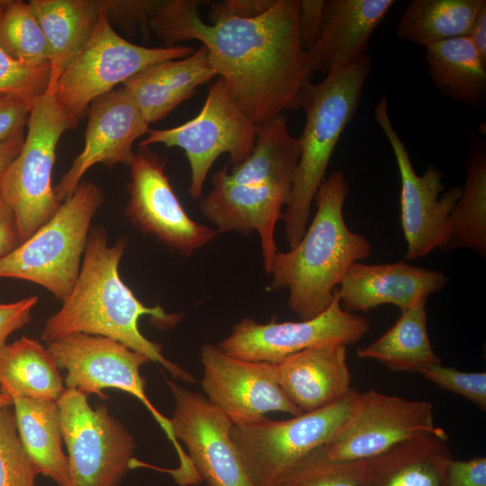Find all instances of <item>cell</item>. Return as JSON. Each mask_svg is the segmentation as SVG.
<instances>
[{
    "label": "cell",
    "instance_id": "1",
    "mask_svg": "<svg viewBox=\"0 0 486 486\" xmlns=\"http://www.w3.org/2000/svg\"><path fill=\"white\" fill-rule=\"evenodd\" d=\"M196 0H164L149 30L167 46L198 40L236 105L255 123L301 108L311 83L308 52L299 36V0H274L251 18L206 23Z\"/></svg>",
    "mask_w": 486,
    "mask_h": 486
},
{
    "label": "cell",
    "instance_id": "2",
    "mask_svg": "<svg viewBox=\"0 0 486 486\" xmlns=\"http://www.w3.org/2000/svg\"><path fill=\"white\" fill-rule=\"evenodd\" d=\"M127 245V238H121L110 246L104 228L91 229L77 280L61 308L45 321L40 338L50 343L78 333L105 337L161 364L175 379L194 382L189 372L166 359L161 346L139 329L142 316L169 328L181 315L168 314L159 305H144L123 283L119 265Z\"/></svg>",
    "mask_w": 486,
    "mask_h": 486
},
{
    "label": "cell",
    "instance_id": "3",
    "mask_svg": "<svg viewBox=\"0 0 486 486\" xmlns=\"http://www.w3.org/2000/svg\"><path fill=\"white\" fill-rule=\"evenodd\" d=\"M348 192L342 171L326 177L314 196L316 213L302 238L286 252L278 249L272 259V280L266 290L288 289V306L301 320L326 310L351 265L370 255L369 240L346 224Z\"/></svg>",
    "mask_w": 486,
    "mask_h": 486
},
{
    "label": "cell",
    "instance_id": "4",
    "mask_svg": "<svg viewBox=\"0 0 486 486\" xmlns=\"http://www.w3.org/2000/svg\"><path fill=\"white\" fill-rule=\"evenodd\" d=\"M371 64L367 54L325 76L319 83H310L302 93L301 108L305 112V124L299 138L301 155L292 177L290 201L282 217L290 248L305 233L314 196L326 178L342 132L359 107Z\"/></svg>",
    "mask_w": 486,
    "mask_h": 486
},
{
    "label": "cell",
    "instance_id": "5",
    "mask_svg": "<svg viewBox=\"0 0 486 486\" xmlns=\"http://www.w3.org/2000/svg\"><path fill=\"white\" fill-rule=\"evenodd\" d=\"M103 202L101 189L82 181L48 222L0 257V278L34 283L63 302L77 280L91 221Z\"/></svg>",
    "mask_w": 486,
    "mask_h": 486
},
{
    "label": "cell",
    "instance_id": "6",
    "mask_svg": "<svg viewBox=\"0 0 486 486\" xmlns=\"http://www.w3.org/2000/svg\"><path fill=\"white\" fill-rule=\"evenodd\" d=\"M194 52L184 45L149 48L131 43L117 33L103 8L92 36L50 89L73 130L91 104L119 84L148 67Z\"/></svg>",
    "mask_w": 486,
    "mask_h": 486
},
{
    "label": "cell",
    "instance_id": "7",
    "mask_svg": "<svg viewBox=\"0 0 486 486\" xmlns=\"http://www.w3.org/2000/svg\"><path fill=\"white\" fill-rule=\"evenodd\" d=\"M360 393L286 420L232 426L231 437L256 486H278L299 464L327 445L351 415Z\"/></svg>",
    "mask_w": 486,
    "mask_h": 486
},
{
    "label": "cell",
    "instance_id": "8",
    "mask_svg": "<svg viewBox=\"0 0 486 486\" xmlns=\"http://www.w3.org/2000/svg\"><path fill=\"white\" fill-rule=\"evenodd\" d=\"M68 130L71 124L49 88L32 104L23 145L0 177V194L14 213L20 243L60 206L51 176L57 145Z\"/></svg>",
    "mask_w": 486,
    "mask_h": 486
},
{
    "label": "cell",
    "instance_id": "9",
    "mask_svg": "<svg viewBox=\"0 0 486 486\" xmlns=\"http://www.w3.org/2000/svg\"><path fill=\"white\" fill-rule=\"evenodd\" d=\"M258 124L251 121L233 102L226 85L218 76L208 89L200 112L190 121L169 129H148L140 147L163 144L185 153L191 170L188 193L199 199L207 175L216 159L228 154L232 166L251 154Z\"/></svg>",
    "mask_w": 486,
    "mask_h": 486
},
{
    "label": "cell",
    "instance_id": "10",
    "mask_svg": "<svg viewBox=\"0 0 486 486\" xmlns=\"http://www.w3.org/2000/svg\"><path fill=\"white\" fill-rule=\"evenodd\" d=\"M68 449L70 486H119L130 469L136 444L105 404L67 388L57 401Z\"/></svg>",
    "mask_w": 486,
    "mask_h": 486
},
{
    "label": "cell",
    "instance_id": "11",
    "mask_svg": "<svg viewBox=\"0 0 486 486\" xmlns=\"http://www.w3.org/2000/svg\"><path fill=\"white\" fill-rule=\"evenodd\" d=\"M58 369L66 371L67 388L102 399L104 390L117 389L137 398L151 413L173 444L179 458V466H187L190 460L175 437L170 418L163 416L148 400L146 380L140 367L149 359L113 339L89 334H72L48 343Z\"/></svg>",
    "mask_w": 486,
    "mask_h": 486
},
{
    "label": "cell",
    "instance_id": "12",
    "mask_svg": "<svg viewBox=\"0 0 486 486\" xmlns=\"http://www.w3.org/2000/svg\"><path fill=\"white\" fill-rule=\"evenodd\" d=\"M427 435H447L436 426L432 403L370 390L360 393L347 420L316 454L331 461H365Z\"/></svg>",
    "mask_w": 486,
    "mask_h": 486
},
{
    "label": "cell",
    "instance_id": "13",
    "mask_svg": "<svg viewBox=\"0 0 486 486\" xmlns=\"http://www.w3.org/2000/svg\"><path fill=\"white\" fill-rule=\"evenodd\" d=\"M374 119L393 152L400 178V223L407 243L404 260H415L437 248L444 249L450 239L449 215L462 186H454L441 196L443 175L435 166L416 174L404 142L393 127L383 94L376 103Z\"/></svg>",
    "mask_w": 486,
    "mask_h": 486
},
{
    "label": "cell",
    "instance_id": "14",
    "mask_svg": "<svg viewBox=\"0 0 486 486\" xmlns=\"http://www.w3.org/2000/svg\"><path fill=\"white\" fill-rule=\"evenodd\" d=\"M369 329L370 323L366 318L342 309L335 291L329 307L314 318L284 322L273 320L268 323L244 318L217 346L234 358L276 364L308 348L351 346Z\"/></svg>",
    "mask_w": 486,
    "mask_h": 486
},
{
    "label": "cell",
    "instance_id": "15",
    "mask_svg": "<svg viewBox=\"0 0 486 486\" xmlns=\"http://www.w3.org/2000/svg\"><path fill=\"white\" fill-rule=\"evenodd\" d=\"M129 201L125 214L144 234L184 257L208 244L218 230L194 220L183 208L165 172V162L140 147L128 166Z\"/></svg>",
    "mask_w": 486,
    "mask_h": 486
},
{
    "label": "cell",
    "instance_id": "16",
    "mask_svg": "<svg viewBox=\"0 0 486 486\" xmlns=\"http://www.w3.org/2000/svg\"><path fill=\"white\" fill-rule=\"evenodd\" d=\"M175 400L173 434L208 486H256L231 437L232 423L207 398L166 379Z\"/></svg>",
    "mask_w": 486,
    "mask_h": 486
},
{
    "label": "cell",
    "instance_id": "17",
    "mask_svg": "<svg viewBox=\"0 0 486 486\" xmlns=\"http://www.w3.org/2000/svg\"><path fill=\"white\" fill-rule=\"evenodd\" d=\"M200 358L207 400L233 426L257 422L272 411L302 413L283 392L274 364L234 358L209 343L202 346Z\"/></svg>",
    "mask_w": 486,
    "mask_h": 486
},
{
    "label": "cell",
    "instance_id": "18",
    "mask_svg": "<svg viewBox=\"0 0 486 486\" xmlns=\"http://www.w3.org/2000/svg\"><path fill=\"white\" fill-rule=\"evenodd\" d=\"M148 129L149 122L122 86L94 101L88 109L84 148L54 187L58 201L69 197L96 164L129 166L134 142Z\"/></svg>",
    "mask_w": 486,
    "mask_h": 486
},
{
    "label": "cell",
    "instance_id": "19",
    "mask_svg": "<svg viewBox=\"0 0 486 486\" xmlns=\"http://www.w3.org/2000/svg\"><path fill=\"white\" fill-rule=\"evenodd\" d=\"M228 165L212 177V188L202 198L199 208L218 232H258L265 272L268 274L278 250L274 228L287 206L291 187L275 184H237L228 177Z\"/></svg>",
    "mask_w": 486,
    "mask_h": 486
},
{
    "label": "cell",
    "instance_id": "20",
    "mask_svg": "<svg viewBox=\"0 0 486 486\" xmlns=\"http://www.w3.org/2000/svg\"><path fill=\"white\" fill-rule=\"evenodd\" d=\"M447 277L440 271L410 266L401 260L384 264L356 262L336 292L347 312H367L382 304L406 310L442 290Z\"/></svg>",
    "mask_w": 486,
    "mask_h": 486
},
{
    "label": "cell",
    "instance_id": "21",
    "mask_svg": "<svg viewBox=\"0 0 486 486\" xmlns=\"http://www.w3.org/2000/svg\"><path fill=\"white\" fill-rule=\"evenodd\" d=\"M394 0H325L320 34L308 51L310 67L325 76L367 55L371 35Z\"/></svg>",
    "mask_w": 486,
    "mask_h": 486
},
{
    "label": "cell",
    "instance_id": "22",
    "mask_svg": "<svg viewBox=\"0 0 486 486\" xmlns=\"http://www.w3.org/2000/svg\"><path fill=\"white\" fill-rule=\"evenodd\" d=\"M274 365L283 392L302 413L332 404L353 390L344 346L308 348Z\"/></svg>",
    "mask_w": 486,
    "mask_h": 486
},
{
    "label": "cell",
    "instance_id": "23",
    "mask_svg": "<svg viewBox=\"0 0 486 486\" xmlns=\"http://www.w3.org/2000/svg\"><path fill=\"white\" fill-rule=\"evenodd\" d=\"M216 72L207 50L202 45L187 57L148 67L122 83L146 120L166 118L189 99L197 87L211 81Z\"/></svg>",
    "mask_w": 486,
    "mask_h": 486
},
{
    "label": "cell",
    "instance_id": "24",
    "mask_svg": "<svg viewBox=\"0 0 486 486\" xmlns=\"http://www.w3.org/2000/svg\"><path fill=\"white\" fill-rule=\"evenodd\" d=\"M446 441L447 435L422 436L364 461L360 486H446Z\"/></svg>",
    "mask_w": 486,
    "mask_h": 486
},
{
    "label": "cell",
    "instance_id": "25",
    "mask_svg": "<svg viewBox=\"0 0 486 486\" xmlns=\"http://www.w3.org/2000/svg\"><path fill=\"white\" fill-rule=\"evenodd\" d=\"M29 4L50 49L52 88L69 62L84 48L98 22L101 0H31Z\"/></svg>",
    "mask_w": 486,
    "mask_h": 486
},
{
    "label": "cell",
    "instance_id": "26",
    "mask_svg": "<svg viewBox=\"0 0 486 486\" xmlns=\"http://www.w3.org/2000/svg\"><path fill=\"white\" fill-rule=\"evenodd\" d=\"M12 400L20 439L38 472L58 486H70L58 403L21 396Z\"/></svg>",
    "mask_w": 486,
    "mask_h": 486
},
{
    "label": "cell",
    "instance_id": "27",
    "mask_svg": "<svg viewBox=\"0 0 486 486\" xmlns=\"http://www.w3.org/2000/svg\"><path fill=\"white\" fill-rule=\"evenodd\" d=\"M425 49L429 76L445 96L471 108L484 104L486 60L469 36L447 39Z\"/></svg>",
    "mask_w": 486,
    "mask_h": 486
},
{
    "label": "cell",
    "instance_id": "28",
    "mask_svg": "<svg viewBox=\"0 0 486 486\" xmlns=\"http://www.w3.org/2000/svg\"><path fill=\"white\" fill-rule=\"evenodd\" d=\"M300 155V139L291 134L283 113L258 124L251 154L228 170V177L237 184H269L292 189Z\"/></svg>",
    "mask_w": 486,
    "mask_h": 486
},
{
    "label": "cell",
    "instance_id": "29",
    "mask_svg": "<svg viewBox=\"0 0 486 486\" xmlns=\"http://www.w3.org/2000/svg\"><path fill=\"white\" fill-rule=\"evenodd\" d=\"M59 369L51 354L33 338L22 337L0 353V391L57 402L64 392Z\"/></svg>",
    "mask_w": 486,
    "mask_h": 486
},
{
    "label": "cell",
    "instance_id": "30",
    "mask_svg": "<svg viewBox=\"0 0 486 486\" xmlns=\"http://www.w3.org/2000/svg\"><path fill=\"white\" fill-rule=\"evenodd\" d=\"M466 178L450 215V239L443 250L470 248L486 255V147L471 132Z\"/></svg>",
    "mask_w": 486,
    "mask_h": 486
},
{
    "label": "cell",
    "instance_id": "31",
    "mask_svg": "<svg viewBox=\"0 0 486 486\" xmlns=\"http://www.w3.org/2000/svg\"><path fill=\"white\" fill-rule=\"evenodd\" d=\"M427 300L400 311V316L382 336L358 348L360 358L374 359L393 371L417 372L441 363L428 338Z\"/></svg>",
    "mask_w": 486,
    "mask_h": 486
},
{
    "label": "cell",
    "instance_id": "32",
    "mask_svg": "<svg viewBox=\"0 0 486 486\" xmlns=\"http://www.w3.org/2000/svg\"><path fill=\"white\" fill-rule=\"evenodd\" d=\"M485 4V0H412L400 17L397 36L424 48L468 36Z\"/></svg>",
    "mask_w": 486,
    "mask_h": 486
},
{
    "label": "cell",
    "instance_id": "33",
    "mask_svg": "<svg viewBox=\"0 0 486 486\" xmlns=\"http://www.w3.org/2000/svg\"><path fill=\"white\" fill-rule=\"evenodd\" d=\"M0 42L21 63L39 66L50 62L48 41L29 2L4 0L0 12Z\"/></svg>",
    "mask_w": 486,
    "mask_h": 486
},
{
    "label": "cell",
    "instance_id": "34",
    "mask_svg": "<svg viewBox=\"0 0 486 486\" xmlns=\"http://www.w3.org/2000/svg\"><path fill=\"white\" fill-rule=\"evenodd\" d=\"M38 474L20 439L14 411L0 408V486H37Z\"/></svg>",
    "mask_w": 486,
    "mask_h": 486
},
{
    "label": "cell",
    "instance_id": "35",
    "mask_svg": "<svg viewBox=\"0 0 486 486\" xmlns=\"http://www.w3.org/2000/svg\"><path fill=\"white\" fill-rule=\"evenodd\" d=\"M363 465L364 461H331L315 453L278 486H360Z\"/></svg>",
    "mask_w": 486,
    "mask_h": 486
},
{
    "label": "cell",
    "instance_id": "36",
    "mask_svg": "<svg viewBox=\"0 0 486 486\" xmlns=\"http://www.w3.org/2000/svg\"><path fill=\"white\" fill-rule=\"evenodd\" d=\"M4 0H0V12ZM50 63L31 66L13 58L0 42V93L22 97L31 105L50 86Z\"/></svg>",
    "mask_w": 486,
    "mask_h": 486
},
{
    "label": "cell",
    "instance_id": "37",
    "mask_svg": "<svg viewBox=\"0 0 486 486\" xmlns=\"http://www.w3.org/2000/svg\"><path fill=\"white\" fill-rule=\"evenodd\" d=\"M418 374L439 388L465 398L483 411L486 410V373L462 372L439 363L426 366Z\"/></svg>",
    "mask_w": 486,
    "mask_h": 486
},
{
    "label": "cell",
    "instance_id": "38",
    "mask_svg": "<svg viewBox=\"0 0 486 486\" xmlns=\"http://www.w3.org/2000/svg\"><path fill=\"white\" fill-rule=\"evenodd\" d=\"M163 1V0H162ZM160 0H101L109 21L121 22L127 28L149 30L152 16L162 4Z\"/></svg>",
    "mask_w": 486,
    "mask_h": 486
},
{
    "label": "cell",
    "instance_id": "39",
    "mask_svg": "<svg viewBox=\"0 0 486 486\" xmlns=\"http://www.w3.org/2000/svg\"><path fill=\"white\" fill-rule=\"evenodd\" d=\"M32 105L22 97L0 93V141L23 133Z\"/></svg>",
    "mask_w": 486,
    "mask_h": 486
},
{
    "label": "cell",
    "instance_id": "40",
    "mask_svg": "<svg viewBox=\"0 0 486 486\" xmlns=\"http://www.w3.org/2000/svg\"><path fill=\"white\" fill-rule=\"evenodd\" d=\"M38 302L37 296L0 303V353L7 345V338L32 320V311Z\"/></svg>",
    "mask_w": 486,
    "mask_h": 486
},
{
    "label": "cell",
    "instance_id": "41",
    "mask_svg": "<svg viewBox=\"0 0 486 486\" xmlns=\"http://www.w3.org/2000/svg\"><path fill=\"white\" fill-rule=\"evenodd\" d=\"M446 486H486V458H451L446 469Z\"/></svg>",
    "mask_w": 486,
    "mask_h": 486
},
{
    "label": "cell",
    "instance_id": "42",
    "mask_svg": "<svg viewBox=\"0 0 486 486\" xmlns=\"http://www.w3.org/2000/svg\"><path fill=\"white\" fill-rule=\"evenodd\" d=\"M324 8L325 0H299V36L307 52L320 34Z\"/></svg>",
    "mask_w": 486,
    "mask_h": 486
},
{
    "label": "cell",
    "instance_id": "43",
    "mask_svg": "<svg viewBox=\"0 0 486 486\" xmlns=\"http://www.w3.org/2000/svg\"><path fill=\"white\" fill-rule=\"evenodd\" d=\"M274 0H226L213 3L210 19L215 22L226 17L251 18L265 13Z\"/></svg>",
    "mask_w": 486,
    "mask_h": 486
},
{
    "label": "cell",
    "instance_id": "44",
    "mask_svg": "<svg viewBox=\"0 0 486 486\" xmlns=\"http://www.w3.org/2000/svg\"><path fill=\"white\" fill-rule=\"evenodd\" d=\"M19 244L14 213L0 194V257L13 251Z\"/></svg>",
    "mask_w": 486,
    "mask_h": 486
},
{
    "label": "cell",
    "instance_id": "45",
    "mask_svg": "<svg viewBox=\"0 0 486 486\" xmlns=\"http://www.w3.org/2000/svg\"><path fill=\"white\" fill-rule=\"evenodd\" d=\"M24 132L0 141V177L16 158L24 142Z\"/></svg>",
    "mask_w": 486,
    "mask_h": 486
},
{
    "label": "cell",
    "instance_id": "46",
    "mask_svg": "<svg viewBox=\"0 0 486 486\" xmlns=\"http://www.w3.org/2000/svg\"><path fill=\"white\" fill-rule=\"evenodd\" d=\"M476 50L486 60V4L482 7L468 35Z\"/></svg>",
    "mask_w": 486,
    "mask_h": 486
},
{
    "label": "cell",
    "instance_id": "47",
    "mask_svg": "<svg viewBox=\"0 0 486 486\" xmlns=\"http://www.w3.org/2000/svg\"><path fill=\"white\" fill-rule=\"evenodd\" d=\"M11 406H13L12 398L0 391V408Z\"/></svg>",
    "mask_w": 486,
    "mask_h": 486
}]
</instances>
